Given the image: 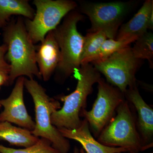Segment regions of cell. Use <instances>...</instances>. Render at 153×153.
Instances as JSON below:
<instances>
[{
	"label": "cell",
	"instance_id": "obj_14",
	"mask_svg": "<svg viewBox=\"0 0 153 153\" xmlns=\"http://www.w3.org/2000/svg\"><path fill=\"white\" fill-rule=\"evenodd\" d=\"M57 129L64 137L74 140L79 143L85 153H120L128 152L124 148L107 146L96 140L91 134L88 123L85 119L82 120L79 127L75 129Z\"/></svg>",
	"mask_w": 153,
	"mask_h": 153
},
{
	"label": "cell",
	"instance_id": "obj_9",
	"mask_svg": "<svg viewBox=\"0 0 153 153\" xmlns=\"http://www.w3.org/2000/svg\"><path fill=\"white\" fill-rule=\"evenodd\" d=\"M131 7L130 3L127 2L87 3L81 6V11L91 22L89 32L102 31L108 39H116L122 22Z\"/></svg>",
	"mask_w": 153,
	"mask_h": 153
},
{
	"label": "cell",
	"instance_id": "obj_8",
	"mask_svg": "<svg viewBox=\"0 0 153 153\" xmlns=\"http://www.w3.org/2000/svg\"><path fill=\"white\" fill-rule=\"evenodd\" d=\"M97 83L98 93L92 108L88 111L83 110L80 113V117L86 120L96 137L114 117L118 106L126 100L124 93L102 77Z\"/></svg>",
	"mask_w": 153,
	"mask_h": 153
},
{
	"label": "cell",
	"instance_id": "obj_25",
	"mask_svg": "<svg viewBox=\"0 0 153 153\" xmlns=\"http://www.w3.org/2000/svg\"><path fill=\"white\" fill-rule=\"evenodd\" d=\"M125 153L123 152V153ZM128 153H139L128 152ZM153 153L152 152V153Z\"/></svg>",
	"mask_w": 153,
	"mask_h": 153
},
{
	"label": "cell",
	"instance_id": "obj_22",
	"mask_svg": "<svg viewBox=\"0 0 153 153\" xmlns=\"http://www.w3.org/2000/svg\"><path fill=\"white\" fill-rule=\"evenodd\" d=\"M10 72L0 70V89L2 85L8 83Z\"/></svg>",
	"mask_w": 153,
	"mask_h": 153
},
{
	"label": "cell",
	"instance_id": "obj_20",
	"mask_svg": "<svg viewBox=\"0 0 153 153\" xmlns=\"http://www.w3.org/2000/svg\"><path fill=\"white\" fill-rule=\"evenodd\" d=\"M0 153H61L46 139L41 138L35 144L23 149H14L0 144Z\"/></svg>",
	"mask_w": 153,
	"mask_h": 153
},
{
	"label": "cell",
	"instance_id": "obj_2",
	"mask_svg": "<svg viewBox=\"0 0 153 153\" xmlns=\"http://www.w3.org/2000/svg\"><path fill=\"white\" fill-rule=\"evenodd\" d=\"M77 79L76 88L69 95L61 97L63 106L51 115L52 124L57 128L75 129L81 124L80 113L87 106L88 96L93 85L101 79L100 73L91 63L83 64L75 73Z\"/></svg>",
	"mask_w": 153,
	"mask_h": 153
},
{
	"label": "cell",
	"instance_id": "obj_17",
	"mask_svg": "<svg viewBox=\"0 0 153 153\" xmlns=\"http://www.w3.org/2000/svg\"><path fill=\"white\" fill-rule=\"evenodd\" d=\"M107 39L105 33L102 31L89 32L87 33L84 37L81 65L88 63L89 60L98 52Z\"/></svg>",
	"mask_w": 153,
	"mask_h": 153
},
{
	"label": "cell",
	"instance_id": "obj_3",
	"mask_svg": "<svg viewBox=\"0 0 153 153\" xmlns=\"http://www.w3.org/2000/svg\"><path fill=\"white\" fill-rule=\"evenodd\" d=\"M25 86L35 105V126L31 133L36 137L48 140L52 147L60 153H68L71 148L69 141L61 135L51 122L52 114L61 108L60 102L50 98L44 88L33 78L25 77Z\"/></svg>",
	"mask_w": 153,
	"mask_h": 153
},
{
	"label": "cell",
	"instance_id": "obj_5",
	"mask_svg": "<svg viewBox=\"0 0 153 153\" xmlns=\"http://www.w3.org/2000/svg\"><path fill=\"white\" fill-rule=\"evenodd\" d=\"M83 19L79 12L71 11L54 30L60 52V60L56 70L63 80L77 72L81 66L84 37L77 30V25Z\"/></svg>",
	"mask_w": 153,
	"mask_h": 153
},
{
	"label": "cell",
	"instance_id": "obj_10",
	"mask_svg": "<svg viewBox=\"0 0 153 153\" xmlns=\"http://www.w3.org/2000/svg\"><path fill=\"white\" fill-rule=\"evenodd\" d=\"M25 78L23 76L18 77L10 95L0 100V107H4L0 113V123L16 124L31 131L35 128V122L28 114L24 102Z\"/></svg>",
	"mask_w": 153,
	"mask_h": 153
},
{
	"label": "cell",
	"instance_id": "obj_18",
	"mask_svg": "<svg viewBox=\"0 0 153 153\" xmlns=\"http://www.w3.org/2000/svg\"><path fill=\"white\" fill-rule=\"evenodd\" d=\"M132 52L135 58L140 60H147L150 66H153V34L147 32L137 39Z\"/></svg>",
	"mask_w": 153,
	"mask_h": 153
},
{
	"label": "cell",
	"instance_id": "obj_15",
	"mask_svg": "<svg viewBox=\"0 0 153 153\" xmlns=\"http://www.w3.org/2000/svg\"><path fill=\"white\" fill-rule=\"evenodd\" d=\"M0 139L14 146L27 148L35 144L40 138L27 129L3 122L0 123Z\"/></svg>",
	"mask_w": 153,
	"mask_h": 153
},
{
	"label": "cell",
	"instance_id": "obj_11",
	"mask_svg": "<svg viewBox=\"0 0 153 153\" xmlns=\"http://www.w3.org/2000/svg\"><path fill=\"white\" fill-rule=\"evenodd\" d=\"M126 100L137 112V126L143 151L153 146V110L146 103L140 94L137 83L129 86L124 93Z\"/></svg>",
	"mask_w": 153,
	"mask_h": 153
},
{
	"label": "cell",
	"instance_id": "obj_4",
	"mask_svg": "<svg viewBox=\"0 0 153 153\" xmlns=\"http://www.w3.org/2000/svg\"><path fill=\"white\" fill-rule=\"evenodd\" d=\"M97 141L107 146L124 148L128 152H143L135 110L126 99L118 106L114 117L97 137Z\"/></svg>",
	"mask_w": 153,
	"mask_h": 153
},
{
	"label": "cell",
	"instance_id": "obj_7",
	"mask_svg": "<svg viewBox=\"0 0 153 153\" xmlns=\"http://www.w3.org/2000/svg\"><path fill=\"white\" fill-rule=\"evenodd\" d=\"M90 63L104 75L108 83L124 93L129 86L137 83L135 74L141 60L134 57L129 46L105 59Z\"/></svg>",
	"mask_w": 153,
	"mask_h": 153
},
{
	"label": "cell",
	"instance_id": "obj_19",
	"mask_svg": "<svg viewBox=\"0 0 153 153\" xmlns=\"http://www.w3.org/2000/svg\"><path fill=\"white\" fill-rule=\"evenodd\" d=\"M133 42L131 40H118L107 38L98 52L89 60L88 63L105 59L115 52L128 47L130 44Z\"/></svg>",
	"mask_w": 153,
	"mask_h": 153
},
{
	"label": "cell",
	"instance_id": "obj_24",
	"mask_svg": "<svg viewBox=\"0 0 153 153\" xmlns=\"http://www.w3.org/2000/svg\"><path fill=\"white\" fill-rule=\"evenodd\" d=\"M79 153H85V152L84 150L82 148H81L79 149Z\"/></svg>",
	"mask_w": 153,
	"mask_h": 153
},
{
	"label": "cell",
	"instance_id": "obj_16",
	"mask_svg": "<svg viewBox=\"0 0 153 153\" xmlns=\"http://www.w3.org/2000/svg\"><path fill=\"white\" fill-rule=\"evenodd\" d=\"M35 13L27 0H0V27L6 26L11 16H23L32 20Z\"/></svg>",
	"mask_w": 153,
	"mask_h": 153
},
{
	"label": "cell",
	"instance_id": "obj_1",
	"mask_svg": "<svg viewBox=\"0 0 153 153\" xmlns=\"http://www.w3.org/2000/svg\"><path fill=\"white\" fill-rule=\"evenodd\" d=\"M3 36L7 47L5 59L10 67L8 84L12 85L20 76L41 78L36 61L38 47L30 39L22 17L19 16L6 27Z\"/></svg>",
	"mask_w": 153,
	"mask_h": 153
},
{
	"label": "cell",
	"instance_id": "obj_21",
	"mask_svg": "<svg viewBox=\"0 0 153 153\" xmlns=\"http://www.w3.org/2000/svg\"><path fill=\"white\" fill-rule=\"evenodd\" d=\"M7 51V47L5 44L0 46V70L10 72V67L9 63L6 61L5 55Z\"/></svg>",
	"mask_w": 153,
	"mask_h": 153
},
{
	"label": "cell",
	"instance_id": "obj_6",
	"mask_svg": "<svg viewBox=\"0 0 153 153\" xmlns=\"http://www.w3.org/2000/svg\"><path fill=\"white\" fill-rule=\"evenodd\" d=\"M35 16L26 19L25 26L28 35L34 44L44 41L50 31L55 30L63 17L77 7L74 1L69 0H35Z\"/></svg>",
	"mask_w": 153,
	"mask_h": 153
},
{
	"label": "cell",
	"instance_id": "obj_13",
	"mask_svg": "<svg viewBox=\"0 0 153 153\" xmlns=\"http://www.w3.org/2000/svg\"><path fill=\"white\" fill-rule=\"evenodd\" d=\"M60 60V52L54 30L49 32L37 47L36 61L41 77L49 80Z\"/></svg>",
	"mask_w": 153,
	"mask_h": 153
},
{
	"label": "cell",
	"instance_id": "obj_12",
	"mask_svg": "<svg viewBox=\"0 0 153 153\" xmlns=\"http://www.w3.org/2000/svg\"><path fill=\"white\" fill-rule=\"evenodd\" d=\"M153 1L147 0L134 16L119 29L116 39L131 40L138 38L153 28Z\"/></svg>",
	"mask_w": 153,
	"mask_h": 153
},
{
	"label": "cell",
	"instance_id": "obj_23",
	"mask_svg": "<svg viewBox=\"0 0 153 153\" xmlns=\"http://www.w3.org/2000/svg\"><path fill=\"white\" fill-rule=\"evenodd\" d=\"M74 153H79V150L76 147H75L74 148Z\"/></svg>",
	"mask_w": 153,
	"mask_h": 153
}]
</instances>
